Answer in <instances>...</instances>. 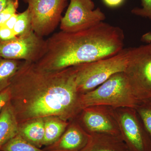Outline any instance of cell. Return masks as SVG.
<instances>
[{"label": "cell", "instance_id": "6da1fadb", "mask_svg": "<svg viewBox=\"0 0 151 151\" xmlns=\"http://www.w3.org/2000/svg\"><path fill=\"white\" fill-rule=\"evenodd\" d=\"M9 87L19 124L49 116L70 122L82 110L75 66L47 70L35 63L22 61Z\"/></svg>", "mask_w": 151, "mask_h": 151}, {"label": "cell", "instance_id": "7a4b0ae2", "mask_svg": "<svg viewBox=\"0 0 151 151\" xmlns=\"http://www.w3.org/2000/svg\"><path fill=\"white\" fill-rule=\"evenodd\" d=\"M124 39L121 28L104 22L76 32L60 31L47 40L46 52L35 64L44 70H58L93 62L122 51Z\"/></svg>", "mask_w": 151, "mask_h": 151}, {"label": "cell", "instance_id": "3957f363", "mask_svg": "<svg viewBox=\"0 0 151 151\" xmlns=\"http://www.w3.org/2000/svg\"><path fill=\"white\" fill-rule=\"evenodd\" d=\"M80 103L82 109L93 105L134 108L139 103L124 72L114 74L97 88L81 94Z\"/></svg>", "mask_w": 151, "mask_h": 151}, {"label": "cell", "instance_id": "277c9868", "mask_svg": "<svg viewBox=\"0 0 151 151\" xmlns=\"http://www.w3.org/2000/svg\"><path fill=\"white\" fill-rule=\"evenodd\" d=\"M129 48L113 56L76 65L78 92L85 94L97 88L112 76L124 72L129 61Z\"/></svg>", "mask_w": 151, "mask_h": 151}, {"label": "cell", "instance_id": "5b68a950", "mask_svg": "<svg viewBox=\"0 0 151 151\" xmlns=\"http://www.w3.org/2000/svg\"><path fill=\"white\" fill-rule=\"evenodd\" d=\"M124 73L139 103L151 101V43L129 48Z\"/></svg>", "mask_w": 151, "mask_h": 151}, {"label": "cell", "instance_id": "8992f818", "mask_svg": "<svg viewBox=\"0 0 151 151\" xmlns=\"http://www.w3.org/2000/svg\"><path fill=\"white\" fill-rule=\"evenodd\" d=\"M28 4L32 30L41 37L49 35L60 23L68 0H22Z\"/></svg>", "mask_w": 151, "mask_h": 151}, {"label": "cell", "instance_id": "52a82bcc", "mask_svg": "<svg viewBox=\"0 0 151 151\" xmlns=\"http://www.w3.org/2000/svg\"><path fill=\"white\" fill-rule=\"evenodd\" d=\"M47 48V40L33 30L7 41L0 40V57L36 63L43 56Z\"/></svg>", "mask_w": 151, "mask_h": 151}, {"label": "cell", "instance_id": "ba28073f", "mask_svg": "<svg viewBox=\"0 0 151 151\" xmlns=\"http://www.w3.org/2000/svg\"><path fill=\"white\" fill-rule=\"evenodd\" d=\"M106 16L93 0H70L60 22L61 31L73 32L90 28L104 22Z\"/></svg>", "mask_w": 151, "mask_h": 151}, {"label": "cell", "instance_id": "9c48e42d", "mask_svg": "<svg viewBox=\"0 0 151 151\" xmlns=\"http://www.w3.org/2000/svg\"><path fill=\"white\" fill-rule=\"evenodd\" d=\"M121 136L130 151H151V139L135 108H114Z\"/></svg>", "mask_w": 151, "mask_h": 151}, {"label": "cell", "instance_id": "30bf717a", "mask_svg": "<svg viewBox=\"0 0 151 151\" xmlns=\"http://www.w3.org/2000/svg\"><path fill=\"white\" fill-rule=\"evenodd\" d=\"M75 119L89 134H103L121 136L114 108L112 107L104 105L86 107Z\"/></svg>", "mask_w": 151, "mask_h": 151}, {"label": "cell", "instance_id": "8fae6325", "mask_svg": "<svg viewBox=\"0 0 151 151\" xmlns=\"http://www.w3.org/2000/svg\"><path fill=\"white\" fill-rule=\"evenodd\" d=\"M89 138V134L75 119L70 122L58 140L44 149L48 151H82Z\"/></svg>", "mask_w": 151, "mask_h": 151}, {"label": "cell", "instance_id": "7c38bea8", "mask_svg": "<svg viewBox=\"0 0 151 151\" xmlns=\"http://www.w3.org/2000/svg\"><path fill=\"white\" fill-rule=\"evenodd\" d=\"M82 151H130L121 136L107 134H89V141Z\"/></svg>", "mask_w": 151, "mask_h": 151}, {"label": "cell", "instance_id": "4fadbf2b", "mask_svg": "<svg viewBox=\"0 0 151 151\" xmlns=\"http://www.w3.org/2000/svg\"><path fill=\"white\" fill-rule=\"evenodd\" d=\"M19 125L9 101L0 114V151L5 144L19 134Z\"/></svg>", "mask_w": 151, "mask_h": 151}, {"label": "cell", "instance_id": "5bb4252c", "mask_svg": "<svg viewBox=\"0 0 151 151\" xmlns=\"http://www.w3.org/2000/svg\"><path fill=\"white\" fill-rule=\"evenodd\" d=\"M19 125V134L25 140L40 148L43 146L45 136L43 118L32 119Z\"/></svg>", "mask_w": 151, "mask_h": 151}, {"label": "cell", "instance_id": "9a60e30c", "mask_svg": "<svg viewBox=\"0 0 151 151\" xmlns=\"http://www.w3.org/2000/svg\"><path fill=\"white\" fill-rule=\"evenodd\" d=\"M43 119L45 128L43 146L46 147L51 145L59 139L70 122L55 116H49Z\"/></svg>", "mask_w": 151, "mask_h": 151}, {"label": "cell", "instance_id": "2e32d148", "mask_svg": "<svg viewBox=\"0 0 151 151\" xmlns=\"http://www.w3.org/2000/svg\"><path fill=\"white\" fill-rule=\"evenodd\" d=\"M22 62L0 57V91L9 86L11 79L18 70Z\"/></svg>", "mask_w": 151, "mask_h": 151}, {"label": "cell", "instance_id": "e0dca14e", "mask_svg": "<svg viewBox=\"0 0 151 151\" xmlns=\"http://www.w3.org/2000/svg\"><path fill=\"white\" fill-rule=\"evenodd\" d=\"M1 151H48L28 142L19 134L2 147Z\"/></svg>", "mask_w": 151, "mask_h": 151}, {"label": "cell", "instance_id": "ac0fdd59", "mask_svg": "<svg viewBox=\"0 0 151 151\" xmlns=\"http://www.w3.org/2000/svg\"><path fill=\"white\" fill-rule=\"evenodd\" d=\"M13 30L17 37L24 35L32 30L31 20L28 9L18 14L17 19Z\"/></svg>", "mask_w": 151, "mask_h": 151}, {"label": "cell", "instance_id": "d6986e66", "mask_svg": "<svg viewBox=\"0 0 151 151\" xmlns=\"http://www.w3.org/2000/svg\"><path fill=\"white\" fill-rule=\"evenodd\" d=\"M134 108L151 139V101L142 102Z\"/></svg>", "mask_w": 151, "mask_h": 151}, {"label": "cell", "instance_id": "ffe728a7", "mask_svg": "<svg viewBox=\"0 0 151 151\" xmlns=\"http://www.w3.org/2000/svg\"><path fill=\"white\" fill-rule=\"evenodd\" d=\"M18 6V0H14L0 12V27L3 25L11 17L17 13Z\"/></svg>", "mask_w": 151, "mask_h": 151}, {"label": "cell", "instance_id": "44dd1931", "mask_svg": "<svg viewBox=\"0 0 151 151\" xmlns=\"http://www.w3.org/2000/svg\"><path fill=\"white\" fill-rule=\"evenodd\" d=\"M141 1L142 7L133 9L132 14L151 20V0H141Z\"/></svg>", "mask_w": 151, "mask_h": 151}, {"label": "cell", "instance_id": "7402d4cb", "mask_svg": "<svg viewBox=\"0 0 151 151\" xmlns=\"http://www.w3.org/2000/svg\"><path fill=\"white\" fill-rule=\"evenodd\" d=\"M17 37L13 30L10 29L4 26L0 27V40L7 41Z\"/></svg>", "mask_w": 151, "mask_h": 151}, {"label": "cell", "instance_id": "603a6c76", "mask_svg": "<svg viewBox=\"0 0 151 151\" xmlns=\"http://www.w3.org/2000/svg\"><path fill=\"white\" fill-rule=\"evenodd\" d=\"M10 100V92L9 86L0 91V114L3 108Z\"/></svg>", "mask_w": 151, "mask_h": 151}, {"label": "cell", "instance_id": "cb8c5ba5", "mask_svg": "<svg viewBox=\"0 0 151 151\" xmlns=\"http://www.w3.org/2000/svg\"><path fill=\"white\" fill-rule=\"evenodd\" d=\"M18 14H14L3 25L10 29H13L16 23L17 19Z\"/></svg>", "mask_w": 151, "mask_h": 151}, {"label": "cell", "instance_id": "d4e9b609", "mask_svg": "<svg viewBox=\"0 0 151 151\" xmlns=\"http://www.w3.org/2000/svg\"><path fill=\"white\" fill-rule=\"evenodd\" d=\"M106 5L111 7H115L121 5L124 0H103Z\"/></svg>", "mask_w": 151, "mask_h": 151}, {"label": "cell", "instance_id": "484cf974", "mask_svg": "<svg viewBox=\"0 0 151 151\" xmlns=\"http://www.w3.org/2000/svg\"><path fill=\"white\" fill-rule=\"evenodd\" d=\"M14 0H0V12Z\"/></svg>", "mask_w": 151, "mask_h": 151}, {"label": "cell", "instance_id": "4316f807", "mask_svg": "<svg viewBox=\"0 0 151 151\" xmlns=\"http://www.w3.org/2000/svg\"><path fill=\"white\" fill-rule=\"evenodd\" d=\"M141 40L146 43H151V32H147L143 35L141 38Z\"/></svg>", "mask_w": 151, "mask_h": 151}]
</instances>
